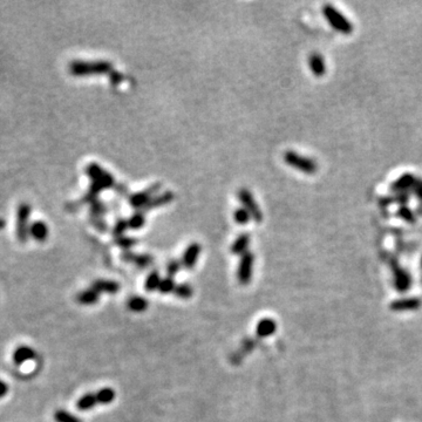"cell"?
Instances as JSON below:
<instances>
[{
  "mask_svg": "<svg viewBox=\"0 0 422 422\" xmlns=\"http://www.w3.org/2000/svg\"><path fill=\"white\" fill-rule=\"evenodd\" d=\"M112 70V63L106 60H75L69 64V72L74 77H91V75L109 74Z\"/></svg>",
  "mask_w": 422,
  "mask_h": 422,
  "instance_id": "6da1fadb",
  "label": "cell"
},
{
  "mask_svg": "<svg viewBox=\"0 0 422 422\" xmlns=\"http://www.w3.org/2000/svg\"><path fill=\"white\" fill-rule=\"evenodd\" d=\"M323 14L328 24H330L337 32L346 35L351 34V33L353 32L354 28H353V25H352V22L348 20V19L346 18L344 14L340 12L339 10H337L333 5L331 4L324 5Z\"/></svg>",
  "mask_w": 422,
  "mask_h": 422,
  "instance_id": "7a4b0ae2",
  "label": "cell"
},
{
  "mask_svg": "<svg viewBox=\"0 0 422 422\" xmlns=\"http://www.w3.org/2000/svg\"><path fill=\"white\" fill-rule=\"evenodd\" d=\"M284 161L290 167L306 175H313L318 171V164L313 159L295 153L293 150H289L284 154Z\"/></svg>",
  "mask_w": 422,
  "mask_h": 422,
  "instance_id": "3957f363",
  "label": "cell"
},
{
  "mask_svg": "<svg viewBox=\"0 0 422 422\" xmlns=\"http://www.w3.org/2000/svg\"><path fill=\"white\" fill-rule=\"evenodd\" d=\"M86 174L92 182L100 184L103 189H114L115 184H116L114 176L97 163H91L87 165Z\"/></svg>",
  "mask_w": 422,
  "mask_h": 422,
  "instance_id": "277c9868",
  "label": "cell"
},
{
  "mask_svg": "<svg viewBox=\"0 0 422 422\" xmlns=\"http://www.w3.org/2000/svg\"><path fill=\"white\" fill-rule=\"evenodd\" d=\"M237 196H238V201L241 202L242 207L250 213V216H251L253 221H256L257 223H260L264 217L263 212H261L260 205H258L257 202H256L255 197H253L251 191L246 189V188H242V189L238 190Z\"/></svg>",
  "mask_w": 422,
  "mask_h": 422,
  "instance_id": "5b68a950",
  "label": "cell"
},
{
  "mask_svg": "<svg viewBox=\"0 0 422 422\" xmlns=\"http://www.w3.org/2000/svg\"><path fill=\"white\" fill-rule=\"evenodd\" d=\"M161 188H162V183H154V184H151L150 187H148L147 189L131 194V195L128 197L129 205H130L131 208H134V209L141 210L155 195H156V194H159V191Z\"/></svg>",
  "mask_w": 422,
  "mask_h": 422,
  "instance_id": "8992f818",
  "label": "cell"
},
{
  "mask_svg": "<svg viewBox=\"0 0 422 422\" xmlns=\"http://www.w3.org/2000/svg\"><path fill=\"white\" fill-rule=\"evenodd\" d=\"M253 264H255V255L252 252L247 251L241 257L237 269V278L242 285H247L251 281Z\"/></svg>",
  "mask_w": 422,
  "mask_h": 422,
  "instance_id": "52a82bcc",
  "label": "cell"
},
{
  "mask_svg": "<svg viewBox=\"0 0 422 422\" xmlns=\"http://www.w3.org/2000/svg\"><path fill=\"white\" fill-rule=\"evenodd\" d=\"M31 215V207L26 203H22L18 208V219H16V236L21 242H25L28 236V219Z\"/></svg>",
  "mask_w": 422,
  "mask_h": 422,
  "instance_id": "ba28073f",
  "label": "cell"
},
{
  "mask_svg": "<svg viewBox=\"0 0 422 422\" xmlns=\"http://www.w3.org/2000/svg\"><path fill=\"white\" fill-rule=\"evenodd\" d=\"M416 181V176L412 173H405L398 177V179L390 184V191L393 194L398 193H412L414 183Z\"/></svg>",
  "mask_w": 422,
  "mask_h": 422,
  "instance_id": "9c48e42d",
  "label": "cell"
},
{
  "mask_svg": "<svg viewBox=\"0 0 422 422\" xmlns=\"http://www.w3.org/2000/svg\"><path fill=\"white\" fill-rule=\"evenodd\" d=\"M201 251H202V246L199 243L194 242V243L189 244V245L187 246V249L184 250V253H183L182 256V260H181L182 266L188 270L194 269L197 264V260H198Z\"/></svg>",
  "mask_w": 422,
  "mask_h": 422,
  "instance_id": "30bf717a",
  "label": "cell"
},
{
  "mask_svg": "<svg viewBox=\"0 0 422 422\" xmlns=\"http://www.w3.org/2000/svg\"><path fill=\"white\" fill-rule=\"evenodd\" d=\"M174 198H175V194H174L173 191H170V190L156 194V195H155L153 198H151L150 201H149L148 203L146 204L145 207L142 208V209H141V211H143V212H147V211L164 207V205L170 204L171 202L174 201Z\"/></svg>",
  "mask_w": 422,
  "mask_h": 422,
  "instance_id": "8fae6325",
  "label": "cell"
},
{
  "mask_svg": "<svg viewBox=\"0 0 422 422\" xmlns=\"http://www.w3.org/2000/svg\"><path fill=\"white\" fill-rule=\"evenodd\" d=\"M122 260H125L126 263H133L136 265L139 269H146V267L150 266L153 264L154 258L151 255L148 253H141V255H136V253L131 251H125L121 255Z\"/></svg>",
  "mask_w": 422,
  "mask_h": 422,
  "instance_id": "7c38bea8",
  "label": "cell"
},
{
  "mask_svg": "<svg viewBox=\"0 0 422 422\" xmlns=\"http://www.w3.org/2000/svg\"><path fill=\"white\" fill-rule=\"evenodd\" d=\"M91 288L97 291L98 294L107 293V294H116L120 291V284L115 280L109 279H97L93 281Z\"/></svg>",
  "mask_w": 422,
  "mask_h": 422,
  "instance_id": "4fadbf2b",
  "label": "cell"
},
{
  "mask_svg": "<svg viewBox=\"0 0 422 422\" xmlns=\"http://www.w3.org/2000/svg\"><path fill=\"white\" fill-rule=\"evenodd\" d=\"M308 67L311 72L316 78H323L326 73V64L325 59L323 58L322 54L313 52L308 56Z\"/></svg>",
  "mask_w": 422,
  "mask_h": 422,
  "instance_id": "5bb4252c",
  "label": "cell"
},
{
  "mask_svg": "<svg viewBox=\"0 0 422 422\" xmlns=\"http://www.w3.org/2000/svg\"><path fill=\"white\" fill-rule=\"evenodd\" d=\"M49 227H47L46 223H44L42 221L33 222V223L30 225V227H28V233H30L35 241H39V242L46 241L47 237H49Z\"/></svg>",
  "mask_w": 422,
  "mask_h": 422,
  "instance_id": "9a60e30c",
  "label": "cell"
},
{
  "mask_svg": "<svg viewBox=\"0 0 422 422\" xmlns=\"http://www.w3.org/2000/svg\"><path fill=\"white\" fill-rule=\"evenodd\" d=\"M276 330H277V324L275 320L271 318H264L257 324L256 333L260 338H267L275 334Z\"/></svg>",
  "mask_w": 422,
  "mask_h": 422,
  "instance_id": "2e32d148",
  "label": "cell"
},
{
  "mask_svg": "<svg viewBox=\"0 0 422 422\" xmlns=\"http://www.w3.org/2000/svg\"><path fill=\"white\" fill-rule=\"evenodd\" d=\"M35 358V352L30 346H20L13 353V361L16 366H20L24 362Z\"/></svg>",
  "mask_w": 422,
  "mask_h": 422,
  "instance_id": "e0dca14e",
  "label": "cell"
},
{
  "mask_svg": "<svg viewBox=\"0 0 422 422\" xmlns=\"http://www.w3.org/2000/svg\"><path fill=\"white\" fill-rule=\"evenodd\" d=\"M410 195H412V193H398L390 196H385L380 199V204H381V207H387V205L393 203L398 204L399 207L407 205L408 202L410 201Z\"/></svg>",
  "mask_w": 422,
  "mask_h": 422,
  "instance_id": "ac0fdd59",
  "label": "cell"
},
{
  "mask_svg": "<svg viewBox=\"0 0 422 422\" xmlns=\"http://www.w3.org/2000/svg\"><path fill=\"white\" fill-rule=\"evenodd\" d=\"M250 245V235L247 232L241 233L237 238L235 239L233 244L231 245V253L236 256H243L244 253L247 252V247Z\"/></svg>",
  "mask_w": 422,
  "mask_h": 422,
  "instance_id": "d6986e66",
  "label": "cell"
},
{
  "mask_svg": "<svg viewBox=\"0 0 422 422\" xmlns=\"http://www.w3.org/2000/svg\"><path fill=\"white\" fill-rule=\"evenodd\" d=\"M98 299H100V294L92 288L81 291L77 295L78 303L81 304V305H94V304L98 303Z\"/></svg>",
  "mask_w": 422,
  "mask_h": 422,
  "instance_id": "ffe728a7",
  "label": "cell"
},
{
  "mask_svg": "<svg viewBox=\"0 0 422 422\" xmlns=\"http://www.w3.org/2000/svg\"><path fill=\"white\" fill-rule=\"evenodd\" d=\"M148 300L141 295H134L127 302V308L133 312H145L148 308Z\"/></svg>",
  "mask_w": 422,
  "mask_h": 422,
  "instance_id": "44dd1931",
  "label": "cell"
},
{
  "mask_svg": "<svg viewBox=\"0 0 422 422\" xmlns=\"http://www.w3.org/2000/svg\"><path fill=\"white\" fill-rule=\"evenodd\" d=\"M97 405V396H95V393H87L79 399L77 402V408L79 410H82V412H84V410L92 409V408H94Z\"/></svg>",
  "mask_w": 422,
  "mask_h": 422,
  "instance_id": "7402d4cb",
  "label": "cell"
},
{
  "mask_svg": "<svg viewBox=\"0 0 422 422\" xmlns=\"http://www.w3.org/2000/svg\"><path fill=\"white\" fill-rule=\"evenodd\" d=\"M95 396H97V404L109 405L115 400V398H116V392H115L113 388L105 387V388H101L100 390H97V392L95 393Z\"/></svg>",
  "mask_w": 422,
  "mask_h": 422,
  "instance_id": "603a6c76",
  "label": "cell"
},
{
  "mask_svg": "<svg viewBox=\"0 0 422 422\" xmlns=\"http://www.w3.org/2000/svg\"><path fill=\"white\" fill-rule=\"evenodd\" d=\"M396 217H399L402 221L407 222V223H415L416 222V212L413 209H410L408 205H400L395 212Z\"/></svg>",
  "mask_w": 422,
  "mask_h": 422,
  "instance_id": "cb8c5ba5",
  "label": "cell"
},
{
  "mask_svg": "<svg viewBox=\"0 0 422 422\" xmlns=\"http://www.w3.org/2000/svg\"><path fill=\"white\" fill-rule=\"evenodd\" d=\"M146 224V216L145 212L141 210L135 211L133 215L128 218L129 229L131 230H140L145 227Z\"/></svg>",
  "mask_w": 422,
  "mask_h": 422,
  "instance_id": "d4e9b609",
  "label": "cell"
},
{
  "mask_svg": "<svg viewBox=\"0 0 422 422\" xmlns=\"http://www.w3.org/2000/svg\"><path fill=\"white\" fill-rule=\"evenodd\" d=\"M161 276L157 271H151L150 274L147 276V279H146L145 283V288L147 290L148 292H155L159 290L160 283H161Z\"/></svg>",
  "mask_w": 422,
  "mask_h": 422,
  "instance_id": "484cf974",
  "label": "cell"
},
{
  "mask_svg": "<svg viewBox=\"0 0 422 422\" xmlns=\"http://www.w3.org/2000/svg\"><path fill=\"white\" fill-rule=\"evenodd\" d=\"M174 293H175L176 297L181 298V299H189V298L193 297L194 289L190 284L182 283V284H179V285H176Z\"/></svg>",
  "mask_w": 422,
  "mask_h": 422,
  "instance_id": "4316f807",
  "label": "cell"
},
{
  "mask_svg": "<svg viewBox=\"0 0 422 422\" xmlns=\"http://www.w3.org/2000/svg\"><path fill=\"white\" fill-rule=\"evenodd\" d=\"M108 211V208L106 207V204L103 202H101L100 199H97L93 203H91V218L95 217H102L106 215V212Z\"/></svg>",
  "mask_w": 422,
  "mask_h": 422,
  "instance_id": "83f0119b",
  "label": "cell"
},
{
  "mask_svg": "<svg viewBox=\"0 0 422 422\" xmlns=\"http://www.w3.org/2000/svg\"><path fill=\"white\" fill-rule=\"evenodd\" d=\"M175 288H176V284H175V280H174V278L168 277L167 276V277L162 278L161 279V283H160L159 290H157V291L162 294H168V293H173V292L175 291Z\"/></svg>",
  "mask_w": 422,
  "mask_h": 422,
  "instance_id": "f1b7e54d",
  "label": "cell"
},
{
  "mask_svg": "<svg viewBox=\"0 0 422 422\" xmlns=\"http://www.w3.org/2000/svg\"><path fill=\"white\" fill-rule=\"evenodd\" d=\"M129 229L128 225V219L126 218H119L115 222L114 227H113V236L115 238H119L125 236V232Z\"/></svg>",
  "mask_w": 422,
  "mask_h": 422,
  "instance_id": "f546056e",
  "label": "cell"
},
{
  "mask_svg": "<svg viewBox=\"0 0 422 422\" xmlns=\"http://www.w3.org/2000/svg\"><path fill=\"white\" fill-rule=\"evenodd\" d=\"M54 420L56 422H82L81 419H79L78 416L70 414L69 412L64 409L56 410L54 414Z\"/></svg>",
  "mask_w": 422,
  "mask_h": 422,
  "instance_id": "4dcf8cb0",
  "label": "cell"
},
{
  "mask_svg": "<svg viewBox=\"0 0 422 422\" xmlns=\"http://www.w3.org/2000/svg\"><path fill=\"white\" fill-rule=\"evenodd\" d=\"M233 219H235L236 223H238L239 225H245L250 222L251 216H250V213L242 207L235 210V212H233Z\"/></svg>",
  "mask_w": 422,
  "mask_h": 422,
  "instance_id": "1f68e13d",
  "label": "cell"
},
{
  "mask_svg": "<svg viewBox=\"0 0 422 422\" xmlns=\"http://www.w3.org/2000/svg\"><path fill=\"white\" fill-rule=\"evenodd\" d=\"M136 239L133 237H128V236H122V237L115 238V244L121 247V249L126 250V251H129V249L136 245Z\"/></svg>",
  "mask_w": 422,
  "mask_h": 422,
  "instance_id": "d6a6232c",
  "label": "cell"
},
{
  "mask_svg": "<svg viewBox=\"0 0 422 422\" xmlns=\"http://www.w3.org/2000/svg\"><path fill=\"white\" fill-rule=\"evenodd\" d=\"M181 267H182V263L179 260H169L168 264H167V266H165V270H167L168 277H173L174 278V276L179 274V270H181Z\"/></svg>",
  "mask_w": 422,
  "mask_h": 422,
  "instance_id": "836d02e7",
  "label": "cell"
},
{
  "mask_svg": "<svg viewBox=\"0 0 422 422\" xmlns=\"http://www.w3.org/2000/svg\"><path fill=\"white\" fill-rule=\"evenodd\" d=\"M412 194L415 196V198L418 201H420L422 203V177H416L414 187L412 189Z\"/></svg>",
  "mask_w": 422,
  "mask_h": 422,
  "instance_id": "e575fe53",
  "label": "cell"
},
{
  "mask_svg": "<svg viewBox=\"0 0 422 422\" xmlns=\"http://www.w3.org/2000/svg\"><path fill=\"white\" fill-rule=\"evenodd\" d=\"M93 227H95V229H97L98 231H107L108 230V225H107L106 221L102 217H95V218H91Z\"/></svg>",
  "mask_w": 422,
  "mask_h": 422,
  "instance_id": "d590c367",
  "label": "cell"
},
{
  "mask_svg": "<svg viewBox=\"0 0 422 422\" xmlns=\"http://www.w3.org/2000/svg\"><path fill=\"white\" fill-rule=\"evenodd\" d=\"M123 80V75L121 74L120 72H117V70L113 69L111 73H109V81H111L112 84H114V86H117V84L122 82Z\"/></svg>",
  "mask_w": 422,
  "mask_h": 422,
  "instance_id": "8d00e7d4",
  "label": "cell"
},
{
  "mask_svg": "<svg viewBox=\"0 0 422 422\" xmlns=\"http://www.w3.org/2000/svg\"><path fill=\"white\" fill-rule=\"evenodd\" d=\"M7 392H8L7 384L5 381H2V380H0V399L4 398V396L7 394Z\"/></svg>",
  "mask_w": 422,
  "mask_h": 422,
  "instance_id": "74e56055",
  "label": "cell"
},
{
  "mask_svg": "<svg viewBox=\"0 0 422 422\" xmlns=\"http://www.w3.org/2000/svg\"><path fill=\"white\" fill-rule=\"evenodd\" d=\"M114 190L116 191L117 194H120V195H126L127 191H128V188H127V185L125 184H115Z\"/></svg>",
  "mask_w": 422,
  "mask_h": 422,
  "instance_id": "f35d334b",
  "label": "cell"
},
{
  "mask_svg": "<svg viewBox=\"0 0 422 422\" xmlns=\"http://www.w3.org/2000/svg\"><path fill=\"white\" fill-rule=\"evenodd\" d=\"M415 212L418 213V215H422V203H420V205H419L418 209H416Z\"/></svg>",
  "mask_w": 422,
  "mask_h": 422,
  "instance_id": "ab89813d",
  "label": "cell"
}]
</instances>
